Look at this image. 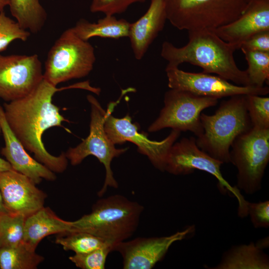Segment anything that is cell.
Listing matches in <instances>:
<instances>
[{"label": "cell", "mask_w": 269, "mask_h": 269, "mask_svg": "<svg viewBox=\"0 0 269 269\" xmlns=\"http://www.w3.org/2000/svg\"><path fill=\"white\" fill-rule=\"evenodd\" d=\"M83 82L57 88L44 78L28 95L3 104L6 122L24 147L33 153L35 159L53 172L61 173L67 168L68 159L62 152L58 156L49 153L43 144L42 135L47 129L59 127L65 128L63 122H68L52 103L54 94L70 89H84Z\"/></svg>", "instance_id": "obj_1"}, {"label": "cell", "mask_w": 269, "mask_h": 269, "mask_svg": "<svg viewBox=\"0 0 269 269\" xmlns=\"http://www.w3.org/2000/svg\"><path fill=\"white\" fill-rule=\"evenodd\" d=\"M248 65L246 70L250 85L263 87L269 80V53L241 50Z\"/></svg>", "instance_id": "obj_26"}, {"label": "cell", "mask_w": 269, "mask_h": 269, "mask_svg": "<svg viewBox=\"0 0 269 269\" xmlns=\"http://www.w3.org/2000/svg\"><path fill=\"white\" fill-rule=\"evenodd\" d=\"M10 0H0V11L3 10L4 7L8 5Z\"/></svg>", "instance_id": "obj_34"}, {"label": "cell", "mask_w": 269, "mask_h": 269, "mask_svg": "<svg viewBox=\"0 0 269 269\" xmlns=\"http://www.w3.org/2000/svg\"><path fill=\"white\" fill-rule=\"evenodd\" d=\"M43 260L42 256L23 242L0 248V269H35Z\"/></svg>", "instance_id": "obj_23"}, {"label": "cell", "mask_w": 269, "mask_h": 269, "mask_svg": "<svg viewBox=\"0 0 269 269\" xmlns=\"http://www.w3.org/2000/svg\"><path fill=\"white\" fill-rule=\"evenodd\" d=\"M113 248L107 246L85 254H75L69 259L82 269H104L107 257Z\"/></svg>", "instance_id": "obj_29"}, {"label": "cell", "mask_w": 269, "mask_h": 269, "mask_svg": "<svg viewBox=\"0 0 269 269\" xmlns=\"http://www.w3.org/2000/svg\"><path fill=\"white\" fill-rule=\"evenodd\" d=\"M143 209L142 205L122 195H110L98 200L89 214L71 221L69 232L91 234L104 240L113 249L134 233Z\"/></svg>", "instance_id": "obj_3"}, {"label": "cell", "mask_w": 269, "mask_h": 269, "mask_svg": "<svg viewBox=\"0 0 269 269\" xmlns=\"http://www.w3.org/2000/svg\"><path fill=\"white\" fill-rule=\"evenodd\" d=\"M195 230L192 225L169 236L126 240L116 245L113 251L121 255L124 269H151L163 259L173 244L187 238Z\"/></svg>", "instance_id": "obj_14"}, {"label": "cell", "mask_w": 269, "mask_h": 269, "mask_svg": "<svg viewBox=\"0 0 269 269\" xmlns=\"http://www.w3.org/2000/svg\"><path fill=\"white\" fill-rule=\"evenodd\" d=\"M217 103L215 98L170 89L165 94L164 107L148 131L155 132L169 128L180 132L190 131L197 137L203 132L200 120L202 111Z\"/></svg>", "instance_id": "obj_10"}, {"label": "cell", "mask_w": 269, "mask_h": 269, "mask_svg": "<svg viewBox=\"0 0 269 269\" xmlns=\"http://www.w3.org/2000/svg\"><path fill=\"white\" fill-rule=\"evenodd\" d=\"M0 191L6 211L25 218L43 207L46 198L30 178L13 169L0 174Z\"/></svg>", "instance_id": "obj_15"}, {"label": "cell", "mask_w": 269, "mask_h": 269, "mask_svg": "<svg viewBox=\"0 0 269 269\" xmlns=\"http://www.w3.org/2000/svg\"><path fill=\"white\" fill-rule=\"evenodd\" d=\"M71 221L57 216L49 207H42L25 218L23 242L33 250L45 237L70 231Z\"/></svg>", "instance_id": "obj_19"}, {"label": "cell", "mask_w": 269, "mask_h": 269, "mask_svg": "<svg viewBox=\"0 0 269 269\" xmlns=\"http://www.w3.org/2000/svg\"><path fill=\"white\" fill-rule=\"evenodd\" d=\"M166 13L162 0H150L145 13L137 20L131 23L128 37L134 56L141 59L148 47L162 30Z\"/></svg>", "instance_id": "obj_18"}, {"label": "cell", "mask_w": 269, "mask_h": 269, "mask_svg": "<svg viewBox=\"0 0 269 269\" xmlns=\"http://www.w3.org/2000/svg\"><path fill=\"white\" fill-rule=\"evenodd\" d=\"M169 88L184 90L195 95L215 98L230 97L239 95L269 94L268 86L257 87L235 85L220 76L211 74L184 71L178 67H166Z\"/></svg>", "instance_id": "obj_12"}, {"label": "cell", "mask_w": 269, "mask_h": 269, "mask_svg": "<svg viewBox=\"0 0 269 269\" xmlns=\"http://www.w3.org/2000/svg\"><path fill=\"white\" fill-rule=\"evenodd\" d=\"M245 100L252 127L269 129V98L248 94L245 95Z\"/></svg>", "instance_id": "obj_27"}, {"label": "cell", "mask_w": 269, "mask_h": 269, "mask_svg": "<svg viewBox=\"0 0 269 269\" xmlns=\"http://www.w3.org/2000/svg\"><path fill=\"white\" fill-rule=\"evenodd\" d=\"M25 217L5 212L0 214V248L14 246L23 242Z\"/></svg>", "instance_id": "obj_25"}, {"label": "cell", "mask_w": 269, "mask_h": 269, "mask_svg": "<svg viewBox=\"0 0 269 269\" xmlns=\"http://www.w3.org/2000/svg\"><path fill=\"white\" fill-rule=\"evenodd\" d=\"M167 20L179 30H212L243 14L252 0H162Z\"/></svg>", "instance_id": "obj_5"}, {"label": "cell", "mask_w": 269, "mask_h": 269, "mask_svg": "<svg viewBox=\"0 0 269 269\" xmlns=\"http://www.w3.org/2000/svg\"><path fill=\"white\" fill-rule=\"evenodd\" d=\"M0 127L4 141V146L0 152L14 170L26 176L35 184L39 183L43 179L48 181L55 180L56 176L53 171L27 153L9 128L0 104Z\"/></svg>", "instance_id": "obj_16"}, {"label": "cell", "mask_w": 269, "mask_h": 269, "mask_svg": "<svg viewBox=\"0 0 269 269\" xmlns=\"http://www.w3.org/2000/svg\"><path fill=\"white\" fill-rule=\"evenodd\" d=\"M96 61L95 49L78 37L72 28L65 30L48 52L43 78L52 85L87 76Z\"/></svg>", "instance_id": "obj_6"}, {"label": "cell", "mask_w": 269, "mask_h": 269, "mask_svg": "<svg viewBox=\"0 0 269 269\" xmlns=\"http://www.w3.org/2000/svg\"><path fill=\"white\" fill-rule=\"evenodd\" d=\"M188 42L181 47L164 41L160 55L168 62L166 67H178L183 63L201 67L203 73L215 74L241 86H251L246 70L239 68L234 52L237 45L227 42L213 31H188Z\"/></svg>", "instance_id": "obj_2"}, {"label": "cell", "mask_w": 269, "mask_h": 269, "mask_svg": "<svg viewBox=\"0 0 269 269\" xmlns=\"http://www.w3.org/2000/svg\"><path fill=\"white\" fill-rule=\"evenodd\" d=\"M30 32L22 28L19 23L0 11V52L6 49L14 40L26 41Z\"/></svg>", "instance_id": "obj_28"}, {"label": "cell", "mask_w": 269, "mask_h": 269, "mask_svg": "<svg viewBox=\"0 0 269 269\" xmlns=\"http://www.w3.org/2000/svg\"><path fill=\"white\" fill-rule=\"evenodd\" d=\"M223 163L200 149L193 136L183 137L171 146L165 162L164 171L175 175L192 173L195 170L205 171L218 180V187L222 194L228 193L235 197L238 203V215L244 218L248 216L247 201L237 186H232L223 177L221 166Z\"/></svg>", "instance_id": "obj_8"}, {"label": "cell", "mask_w": 269, "mask_h": 269, "mask_svg": "<svg viewBox=\"0 0 269 269\" xmlns=\"http://www.w3.org/2000/svg\"><path fill=\"white\" fill-rule=\"evenodd\" d=\"M131 23L124 19H118L114 15H106L97 22L82 18L72 27L76 35L85 41L93 37L119 39L129 36Z\"/></svg>", "instance_id": "obj_21"}, {"label": "cell", "mask_w": 269, "mask_h": 269, "mask_svg": "<svg viewBox=\"0 0 269 269\" xmlns=\"http://www.w3.org/2000/svg\"><path fill=\"white\" fill-rule=\"evenodd\" d=\"M7 212L3 205L1 194L0 191V214Z\"/></svg>", "instance_id": "obj_35"}, {"label": "cell", "mask_w": 269, "mask_h": 269, "mask_svg": "<svg viewBox=\"0 0 269 269\" xmlns=\"http://www.w3.org/2000/svg\"><path fill=\"white\" fill-rule=\"evenodd\" d=\"M224 41L241 44L253 35L269 31V0H252L240 16L233 21L212 30Z\"/></svg>", "instance_id": "obj_17"}, {"label": "cell", "mask_w": 269, "mask_h": 269, "mask_svg": "<svg viewBox=\"0 0 269 269\" xmlns=\"http://www.w3.org/2000/svg\"><path fill=\"white\" fill-rule=\"evenodd\" d=\"M230 150V162L237 169V187L248 194L260 191L269 161V129L252 127L237 136Z\"/></svg>", "instance_id": "obj_7"}, {"label": "cell", "mask_w": 269, "mask_h": 269, "mask_svg": "<svg viewBox=\"0 0 269 269\" xmlns=\"http://www.w3.org/2000/svg\"><path fill=\"white\" fill-rule=\"evenodd\" d=\"M212 269H269V258L256 244L235 246L225 252Z\"/></svg>", "instance_id": "obj_20"}, {"label": "cell", "mask_w": 269, "mask_h": 269, "mask_svg": "<svg viewBox=\"0 0 269 269\" xmlns=\"http://www.w3.org/2000/svg\"><path fill=\"white\" fill-rule=\"evenodd\" d=\"M146 0H92L90 10L92 12H102L114 15L125 12L132 4L143 3Z\"/></svg>", "instance_id": "obj_30"}, {"label": "cell", "mask_w": 269, "mask_h": 269, "mask_svg": "<svg viewBox=\"0 0 269 269\" xmlns=\"http://www.w3.org/2000/svg\"><path fill=\"white\" fill-rule=\"evenodd\" d=\"M8 6L11 15L23 29L37 33L44 26L47 13L39 0H10Z\"/></svg>", "instance_id": "obj_22"}, {"label": "cell", "mask_w": 269, "mask_h": 269, "mask_svg": "<svg viewBox=\"0 0 269 269\" xmlns=\"http://www.w3.org/2000/svg\"><path fill=\"white\" fill-rule=\"evenodd\" d=\"M1 133V128L0 127V134ZM13 169L10 164L7 161L0 157V174Z\"/></svg>", "instance_id": "obj_33"}, {"label": "cell", "mask_w": 269, "mask_h": 269, "mask_svg": "<svg viewBox=\"0 0 269 269\" xmlns=\"http://www.w3.org/2000/svg\"><path fill=\"white\" fill-rule=\"evenodd\" d=\"M87 98L91 106L89 134L78 145L70 147L65 153L72 165L80 164L89 155L95 156L104 165L106 171L105 181L98 193V196L101 197L109 187H118L111 168V162L114 158L124 153L128 148L115 147V144L109 139L104 128L107 111L93 96L89 95Z\"/></svg>", "instance_id": "obj_9"}, {"label": "cell", "mask_w": 269, "mask_h": 269, "mask_svg": "<svg viewBox=\"0 0 269 269\" xmlns=\"http://www.w3.org/2000/svg\"><path fill=\"white\" fill-rule=\"evenodd\" d=\"M63 234L65 235L56 238V244L62 246L65 251H71L75 254H85L107 246L112 247L101 238L87 232L73 231Z\"/></svg>", "instance_id": "obj_24"}, {"label": "cell", "mask_w": 269, "mask_h": 269, "mask_svg": "<svg viewBox=\"0 0 269 269\" xmlns=\"http://www.w3.org/2000/svg\"><path fill=\"white\" fill-rule=\"evenodd\" d=\"M43 79L41 63L37 54H0V99L10 102L24 97Z\"/></svg>", "instance_id": "obj_13"}, {"label": "cell", "mask_w": 269, "mask_h": 269, "mask_svg": "<svg viewBox=\"0 0 269 269\" xmlns=\"http://www.w3.org/2000/svg\"><path fill=\"white\" fill-rule=\"evenodd\" d=\"M116 103H111L108 106L104 124L109 139L114 144H122L126 141L134 143L137 147V151L146 156L155 168L164 171L168 152L180 136L181 132L172 130L161 141L150 140L146 135L139 132L138 126L132 122L131 117L128 114L122 118L112 115Z\"/></svg>", "instance_id": "obj_11"}, {"label": "cell", "mask_w": 269, "mask_h": 269, "mask_svg": "<svg viewBox=\"0 0 269 269\" xmlns=\"http://www.w3.org/2000/svg\"><path fill=\"white\" fill-rule=\"evenodd\" d=\"M240 49L269 53V31L253 35L241 44Z\"/></svg>", "instance_id": "obj_32"}, {"label": "cell", "mask_w": 269, "mask_h": 269, "mask_svg": "<svg viewBox=\"0 0 269 269\" xmlns=\"http://www.w3.org/2000/svg\"><path fill=\"white\" fill-rule=\"evenodd\" d=\"M245 95L223 101L213 115H200L203 132L197 137L196 142L200 149L223 163L230 162V150L236 138L252 127Z\"/></svg>", "instance_id": "obj_4"}, {"label": "cell", "mask_w": 269, "mask_h": 269, "mask_svg": "<svg viewBox=\"0 0 269 269\" xmlns=\"http://www.w3.org/2000/svg\"><path fill=\"white\" fill-rule=\"evenodd\" d=\"M248 215L256 228H268L269 227V201L257 203L248 202Z\"/></svg>", "instance_id": "obj_31"}]
</instances>
